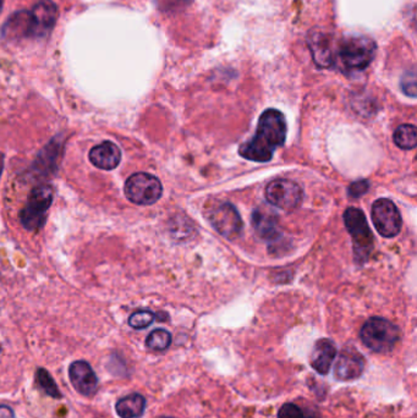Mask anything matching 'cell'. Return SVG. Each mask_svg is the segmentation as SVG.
<instances>
[{"label": "cell", "instance_id": "24", "mask_svg": "<svg viewBox=\"0 0 417 418\" xmlns=\"http://www.w3.org/2000/svg\"><path fill=\"white\" fill-rule=\"evenodd\" d=\"M276 418H305V415L297 405L288 403H284L281 410L278 411V417Z\"/></svg>", "mask_w": 417, "mask_h": 418}, {"label": "cell", "instance_id": "15", "mask_svg": "<svg viewBox=\"0 0 417 418\" xmlns=\"http://www.w3.org/2000/svg\"><path fill=\"white\" fill-rule=\"evenodd\" d=\"M252 225L257 235L263 240H276L279 236V223L276 213L265 207L257 208L252 213Z\"/></svg>", "mask_w": 417, "mask_h": 418}, {"label": "cell", "instance_id": "3", "mask_svg": "<svg viewBox=\"0 0 417 418\" xmlns=\"http://www.w3.org/2000/svg\"><path fill=\"white\" fill-rule=\"evenodd\" d=\"M376 43L368 37H349L340 40L338 56L347 72L365 70L376 56Z\"/></svg>", "mask_w": 417, "mask_h": 418}, {"label": "cell", "instance_id": "20", "mask_svg": "<svg viewBox=\"0 0 417 418\" xmlns=\"http://www.w3.org/2000/svg\"><path fill=\"white\" fill-rule=\"evenodd\" d=\"M171 344V334L166 329H156L146 339V346L152 351H164Z\"/></svg>", "mask_w": 417, "mask_h": 418}, {"label": "cell", "instance_id": "16", "mask_svg": "<svg viewBox=\"0 0 417 418\" xmlns=\"http://www.w3.org/2000/svg\"><path fill=\"white\" fill-rule=\"evenodd\" d=\"M91 163L102 170H113L119 166L121 161V152L116 143L106 141L93 147L88 154Z\"/></svg>", "mask_w": 417, "mask_h": 418}, {"label": "cell", "instance_id": "17", "mask_svg": "<svg viewBox=\"0 0 417 418\" xmlns=\"http://www.w3.org/2000/svg\"><path fill=\"white\" fill-rule=\"evenodd\" d=\"M116 413L121 418H140L145 413L146 399L141 394H130L116 403Z\"/></svg>", "mask_w": 417, "mask_h": 418}, {"label": "cell", "instance_id": "21", "mask_svg": "<svg viewBox=\"0 0 417 418\" xmlns=\"http://www.w3.org/2000/svg\"><path fill=\"white\" fill-rule=\"evenodd\" d=\"M155 318L156 316L151 311H146V310L137 311V312L132 313L129 318V325L134 329H145L151 325Z\"/></svg>", "mask_w": 417, "mask_h": 418}, {"label": "cell", "instance_id": "7", "mask_svg": "<svg viewBox=\"0 0 417 418\" xmlns=\"http://www.w3.org/2000/svg\"><path fill=\"white\" fill-rule=\"evenodd\" d=\"M161 182L147 172H136L125 182V196L139 206H151L162 197Z\"/></svg>", "mask_w": 417, "mask_h": 418}, {"label": "cell", "instance_id": "22", "mask_svg": "<svg viewBox=\"0 0 417 418\" xmlns=\"http://www.w3.org/2000/svg\"><path fill=\"white\" fill-rule=\"evenodd\" d=\"M194 0H156L157 8L163 13H178L191 6Z\"/></svg>", "mask_w": 417, "mask_h": 418}, {"label": "cell", "instance_id": "13", "mask_svg": "<svg viewBox=\"0 0 417 418\" xmlns=\"http://www.w3.org/2000/svg\"><path fill=\"white\" fill-rule=\"evenodd\" d=\"M308 46L316 65L321 69H329L336 65V54L333 51L331 35L316 32L308 35Z\"/></svg>", "mask_w": 417, "mask_h": 418}, {"label": "cell", "instance_id": "9", "mask_svg": "<svg viewBox=\"0 0 417 418\" xmlns=\"http://www.w3.org/2000/svg\"><path fill=\"white\" fill-rule=\"evenodd\" d=\"M372 222L383 237L397 236L402 229V216L391 200L381 198L373 203Z\"/></svg>", "mask_w": 417, "mask_h": 418}, {"label": "cell", "instance_id": "26", "mask_svg": "<svg viewBox=\"0 0 417 418\" xmlns=\"http://www.w3.org/2000/svg\"><path fill=\"white\" fill-rule=\"evenodd\" d=\"M0 418H15V413L9 406L0 405Z\"/></svg>", "mask_w": 417, "mask_h": 418}, {"label": "cell", "instance_id": "10", "mask_svg": "<svg viewBox=\"0 0 417 418\" xmlns=\"http://www.w3.org/2000/svg\"><path fill=\"white\" fill-rule=\"evenodd\" d=\"M212 225L221 235L234 240L242 230V220L237 208L230 203H223L211 214Z\"/></svg>", "mask_w": 417, "mask_h": 418}, {"label": "cell", "instance_id": "28", "mask_svg": "<svg viewBox=\"0 0 417 418\" xmlns=\"http://www.w3.org/2000/svg\"><path fill=\"white\" fill-rule=\"evenodd\" d=\"M3 3H4V0H0V13H1V8H3Z\"/></svg>", "mask_w": 417, "mask_h": 418}, {"label": "cell", "instance_id": "12", "mask_svg": "<svg viewBox=\"0 0 417 418\" xmlns=\"http://www.w3.org/2000/svg\"><path fill=\"white\" fill-rule=\"evenodd\" d=\"M69 377L74 388L84 396L91 398L98 390V378L90 363L86 361H75L69 368Z\"/></svg>", "mask_w": 417, "mask_h": 418}, {"label": "cell", "instance_id": "25", "mask_svg": "<svg viewBox=\"0 0 417 418\" xmlns=\"http://www.w3.org/2000/svg\"><path fill=\"white\" fill-rule=\"evenodd\" d=\"M370 188V184L367 180H359V182H352V185L349 186V196L352 198H357V197H361L368 191Z\"/></svg>", "mask_w": 417, "mask_h": 418}, {"label": "cell", "instance_id": "8", "mask_svg": "<svg viewBox=\"0 0 417 418\" xmlns=\"http://www.w3.org/2000/svg\"><path fill=\"white\" fill-rule=\"evenodd\" d=\"M266 198L272 206L289 212L297 209L301 204L304 192L297 182L279 179L268 184L266 187Z\"/></svg>", "mask_w": 417, "mask_h": 418}, {"label": "cell", "instance_id": "14", "mask_svg": "<svg viewBox=\"0 0 417 418\" xmlns=\"http://www.w3.org/2000/svg\"><path fill=\"white\" fill-rule=\"evenodd\" d=\"M337 346L329 339H320L310 357V364L318 374L326 376L332 368L333 361L337 357Z\"/></svg>", "mask_w": 417, "mask_h": 418}, {"label": "cell", "instance_id": "29", "mask_svg": "<svg viewBox=\"0 0 417 418\" xmlns=\"http://www.w3.org/2000/svg\"><path fill=\"white\" fill-rule=\"evenodd\" d=\"M158 418H173V417H166V416H163V417H158Z\"/></svg>", "mask_w": 417, "mask_h": 418}, {"label": "cell", "instance_id": "30", "mask_svg": "<svg viewBox=\"0 0 417 418\" xmlns=\"http://www.w3.org/2000/svg\"><path fill=\"white\" fill-rule=\"evenodd\" d=\"M0 351H1V348H0Z\"/></svg>", "mask_w": 417, "mask_h": 418}, {"label": "cell", "instance_id": "18", "mask_svg": "<svg viewBox=\"0 0 417 418\" xmlns=\"http://www.w3.org/2000/svg\"><path fill=\"white\" fill-rule=\"evenodd\" d=\"M394 142L398 147L402 150H414L417 146V130L416 127L410 124H404L398 127L394 132Z\"/></svg>", "mask_w": 417, "mask_h": 418}, {"label": "cell", "instance_id": "5", "mask_svg": "<svg viewBox=\"0 0 417 418\" xmlns=\"http://www.w3.org/2000/svg\"><path fill=\"white\" fill-rule=\"evenodd\" d=\"M52 202H53V190L49 185H40L35 187L20 213V222L22 227L29 232H36L43 227Z\"/></svg>", "mask_w": 417, "mask_h": 418}, {"label": "cell", "instance_id": "4", "mask_svg": "<svg viewBox=\"0 0 417 418\" xmlns=\"http://www.w3.org/2000/svg\"><path fill=\"white\" fill-rule=\"evenodd\" d=\"M363 345L373 353H386L395 348L400 330L394 323L381 317L370 318L360 332Z\"/></svg>", "mask_w": 417, "mask_h": 418}, {"label": "cell", "instance_id": "1", "mask_svg": "<svg viewBox=\"0 0 417 418\" xmlns=\"http://www.w3.org/2000/svg\"><path fill=\"white\" fill-rule=\"evenodd\" d=\"M287 132V120L282 111L267 109L258 120L256 135L240 147V156L257 163L271 161L276 148L284 145Z\"/></svg>", "mask_w": 417, "mask_h": 418}, {"label": "cell", "instance_id": "23", "mask_svg": "<svg viewBox=\"0 0 417 418\" xmlns=\"http://www.w3.org/2000/svg\"><path fill=\"white\" fill-rule=\"evenodd\" d=\"M402 88L407 96H416V72L414 69L407 71V74L402 76Z\"/></svg>", "mask_w": 417, "mask_h": 418}, {"label": "cell", "instance_id": "2", "mask_svg": "<svg viewBox=\"0 0 417 418\" xmlns=\"http://www.w3.org/2000/svg\"><path fill=\"white\" fill-rule=\"evenodd\" d=\"M58 19V8L52 0H40L31 10L19 11L6 21L3 35L9 40L42 38L51 32Z\"/></svg>", "mask_w": 417, "mask_h": 418}, {"label": "cell", "instance_id": "19", "mask_svg": "<svg viewBox=\"0 0 417 418\" xmlns=\"http://www.w3.org/2000/svg\"><path fill=\"white\" fill-rule=\"evenodd\" d=\"M36 383L45 392L48 396L53 399H61V390L58 389L54 379L52 378L51 374L47 372L45 368H38L36 372Z\"/></svg>", "mask_w": 417, "mask_h": 418}, {"label": "cell", "instance_id": "11", "mask_svg": "<svg viewBox=\"0 0 417 418\" xmlns=\"http://www.w3.org/2000/svg\"><path fill=\"white\" fill-rule=\"evenodd\" d=\"M365 366V358L356 348H343L334 366V377L342 382L355 380L361 377Z\"/></svg>", "mask_w": 417, "mask_h": 418}, {"label": "cell", "instance_id": "6", "mask_svg": "<svg viewBox=\"0 0 417 418\" xmlns=\"http://www.w3.org/2000/svg\"><path fill=\"white\" fill-rule=\"evenodd\" d=\"M344 223L352 237L355 257L359 262H365L373 248L372 232L367 224L366 216L361 209L350 207L344 213Z\"/></svg>", "mask_w": 417, "mask_h": 418}, {"label": "cell", "instance_id": "27", "mask_svg": "<svg viewBox=\"0 0 417 418\" xmlns=\"http://www.w3.org/2000/svg\"><path fill=\"white\" fill-rule=\"evenodd\" d=\"M3 168H4V156L0 153V177H1V172H3Z\"/></svg>", "mask_w": 417, "mask_h": 418}]
</instances>
